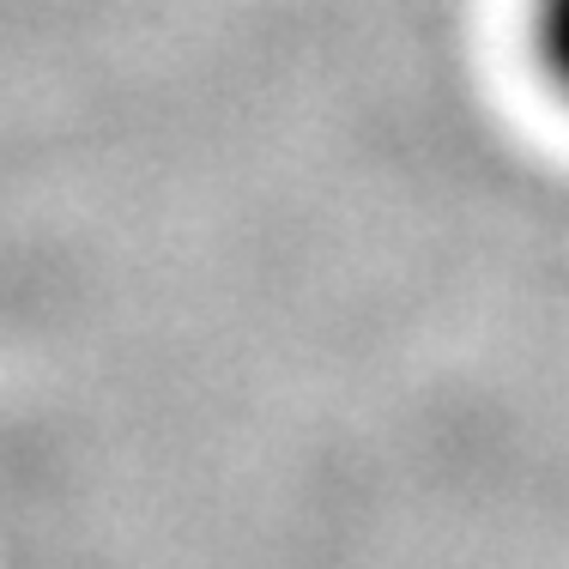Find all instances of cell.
I'll list each match as a JSON object with an SVG mask.
<instances>
[{
	"label": "cell",
	"mask_w": 569,
	"mask_h": 569,
	"mask_svg": "<svg viewBox=\"0 0 569 569\" xmlns=\"http://www.w3.org/2000/svg\"><path fill=\"white\" fill-rule=\"evenodd\" d=\"M527 43L546 86L569 103V0H527Z\"/></svg>",
	"instance_id": "cell-1"
}]
</instances>
